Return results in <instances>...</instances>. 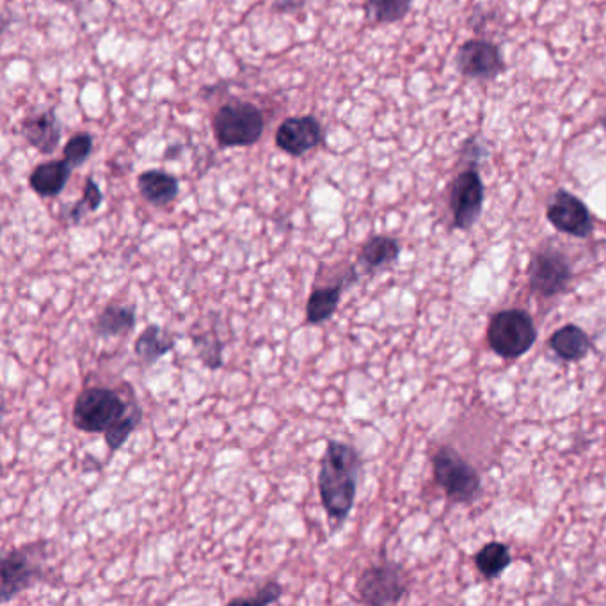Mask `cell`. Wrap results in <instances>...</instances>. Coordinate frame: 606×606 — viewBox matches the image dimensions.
Returning a JSON list of instances; mask_svg holds the SVG:
<instances>
[{"label":"cell","instance_id":"obj_20","mask_svg":"<svg viewBox=\"0 0 606 606\" xmlns=\"http://www.w3.org/2000/svg\"><path fill=\"white\" fill-rule=\"evenodd\" d=\"M550 348L558 357H563L564 362H580L591 352L592 342L582 328H578L575 324H567L553 332Z\"/></svg>","mask_w":606,"mask_h":606},{"label":"cell","instance_id":"obj_26","mask_svg":"<svg viewBox=\"0 0 606 606\" xmlns=\"http://www.w3.org/2000/svg\"><path fill=\"white\" fill-rule=\"evenodd\" d=\"M91 152H93V137H91V134H77L64 147V161L68 162L72 167L83 166L84 162L88 161Z\"/></svg>","mask_w":606,"mask_h":606},{"label":"cell","instance_id":"obj_16","mask_svg":"<svg viewBox=\"0 0 606 606\" xmlns=\"http://www.w3.org/2000/svg\"><path fill=\"white\" fill-rule=\"evenodd\" d=\"M175 345L176 338L173 337L172 332H167L166 329L156 326V324H150L137 337L136 343H134V354L142 365L152 367L159 359L167 356L175 349Z\"/></svg>","mask_w":606,"mask_h":606},{"label":"cell","instance_id":"obj_5","mask_svg":"<svg viewBox=\"0 0 606 606\" xmlns=\"http://www.w3.org/2000/svg\"><path fill=\"white\" fill-rule=\"evenodd\" d=\"M212 127L223 148L253 147L264 134V113L250 102H228L215 113Z\"/></svg>","mask_w":606,"mask_h":606},{"label":"cell","instance_id":"obj_12","mask_svg":"<svg viewBox=\"0 0 606 606\" xmlns=\"http://www.w3.org/2000/svg\"><path fill=\"white\" fill-rule=\"evenodd\" d=\"M357 278H359V270L354 265L338 278L337 283L315 285L310 292L308 303H306V324L320 326V324L331 320L342 301L343 290L356 283Z\"/></svg>","mask_w":606,"mask_h":606},{"label":"cell","instance_id":"obj_22","mask_svg":"<svg viewBox=\"0 0 606 606\" xmlns=\"http://www.w3.org/2000/svg\"><path fill=\"white\" fill-rule=\"evenodd\" d=\"M192 345H194L195 352H198L200 362L209 370H219L223 367V363H225V356H223L225 343H223L219 334L214 329L194 334L192 337Z\"/></svg>","mask_w":606,"mask_h":606},{"label":"cell","instance_id":"obj_3","mask_svg":"<svg viewBox=\"0 0 606 606\" xmlns=\"http://www.w3.org/2000/svg\"><path fill=\"white\" fill-rule=\"evenodd\" d=\"M47 541L13 547L0 563V599L10 603L18 594L41 582L45 577Z\"/></svg>","mask_w":606,"mask_h":606},{"label":"cell","instance_id":"obj_8","mask_svg":"<svg viewBox=\"0 0 606 606\" xmlns=\"http://www.w3.org/2000/svg\"><path fill=\"white\" fill-rule=\"evenodd\" d=\"M572 281L571 262L564 251L544 245L535 251L528 264V287L541 298H557Z\"/></svg>","mask_w":606,"mask_h":606},{"label":"cell","instance_id":"obj_10","mask_svg":"<svg viewBox=\"0 0 606 606\" xmlns=\"http://www.w3.org/2000/svg\"><path fill=\"white\" fill-rule=\"evenodd\" d=\"M546 219L555 230L577 239H589L594 233V217L578 195L558 189L546 206Z\"/></svg>","mask_w":606,"mask_h":606},{"label":"cell","instance_id":"obj_25","mask_svg":"<svg viewBox=\"0 0 606 606\" xmlns=\"http://www.w3.org/2000/svg\"><path fill=\"white\" fill-rule=\"evenodd\" d=\"M103 194L93 178H88L84 184L83 198L75 203L74 209L70 212V219L74 220L75 225L88 214H93L102 205Z\"/></svg>","mask_w":606,"mask_h":606},{"label":"cell","instance_id":"obj_9","mask_svg":"<svg viewBox=\"0 0 606 606\" xmlns=\"http://www.w3.org/2000/svg\"><path fill=\"white\" fill-rule=\"evenodd\" d=\"M484 181L475 167L474 159L468 167L457 173L450 187V211L454 217V228L471 230L479 223L484 209Z\"/></svg>","mask_w":606,"mask_h":606},{"label":"cell","instance_id":"obj_23","mask_svg":"<svg viewBox=\"0 0 606 606\" xmlns=\"http://www.w3.org/2000/svg\"><path fill=\"white\" fill-rule=\"evenodd\" d=\"M413 0H367V13L377 24H395L409 13Z\"/></svg>","mask_w":606,"mask_h":606},{"label":"cell","instance_id":"obj_24","mask_svg":"<svg viewBox=\"0 0 606 606\" xmlns=\"http://www.w3.org/2000/svg\"><path fill=\"white\" fill-rule=\"evenodd\" d=\"M142 421V409L141 407H137L134 409L127 418H123L119 424L113 427V429H109L103 438H105V443H108L109 450H116L122 449L125 443H127L128 438L136 432L137 427Z\"/></svg>","mask_w":606,"mask_h":606},{"label":"cell","instance_id":"obj_19","mask_svg":"<svg viewBox=\"0 0 606 606\" xmlns=\"http://www.w3.org/2000/svg\"><path fill=\"white\" fill-rule=\"evenodd\" d=\"M137 324L134 304L111 303L94 318V332L98 337H123L132 332Z\"/></svg>","mask_w":606,"mask_h":606},{"label":"cell","instance_id":"obj_27","mask_svg":"<svg viewBox=\"0 0 606 606\" xmlns=\"http://www.w3.org/2000/svg\"><path fill=\"white\" fill-rule=\"evenodd\" d=\"M281 596H283V586L276 580H270L264 586H260L253 596L233 597L230 599V605H270V603H278Z\"/></svg>","mask_w":606,"mask_h":606},{"label":"cell","instance_id":"obj_7","mask_svg":"<svg viewBox=\"0 0 606 606\" xmlns=\"http://www.w3.org/2000/svg\"><path fill=\"white\" fill-rule=\"evenodd\" d=\"M357 602L370 606L399 605L407 594V577L404 567L395 563L368 566L354 585Z\"/></svg>","mask_w":606,"mask_h":606},{"label":"cell","instance_id":"obj_2","mask_svg":"<svg viewBox=\"0 0 606 606\" xmlns=\"http://www.w3.org/2000/svg\"><path fill=\"white\" fill-rule=\"evenodd\" d=\"M137 407L139 404L134 399L128 401L114 388L88 387L75 399L72 424L86 434H105Z\"/></svg>","mask_w":606,"mask_h":606},{"label":"cell","instance_id":"obj_14","mask_svg":"<svg viewBox=\"0 0 606 606\" xmlns=\"http://www.w3.org/2000/svg\"><path fill=\"white\" fill-rule=\"evenodd\" d=\"M399 256H401L399 240L388 235H376L370 237L357 253L356 267L359 274L374 276L379 270L395 264Z\"/></svg>","mask_w":606,"mask_h":606},{"label":"cell","instance_id":"obj_28","mask_svg":"<svg viewBox=\"0 0 606 606\" xmlns=\"http://www.w3.org/2000/svg\"><path fill=\"white\" fill-rule=\"evenodd\" d=\"M602 127L605 128V132H606V113L603 114L602 116Z\"/></svg>","mask_w":606,"mask_h":606},{"label":"cell","instance_id":"obj_1","mask_svg":"<svg viewBox=\"0 0 606 606\" xmlns=\"http://www.w3.org/2000/svg\"><path fill=\"white\" fill-rule=\"evenodd\" d=\"M362 455L343 441L329 440L318 469V496L332 528L342 527L356 504Z\"/></svg>","mask_w":606,"mask_h":606},{"label":"cell","instance_id":"obj_18","mask_svg":"<svg viewBox=\"0 0 606 606\" xmlns=\"http://www.w3.org/2000/svg\"><path fill=\"white\" fill-rule=\"evenodd\" d=\"M72 176V166L66 161L43 162L30 173L29 186L41 198H55L63 192Z\"/></svg>","mask_w":606,"mask_h":606},{"label":"cell","instance_id":"obj_4","mask_svg":"<svg viewBox=\"0 0 606 606\" xmlns=\"http://www.w3.org/2000/svg\"><path fill=\"white\" fill-rule=\"evenodd\" d=\"M538 340V329L530 313L525 310H504L488 324V343L494 354L504 359L525 356Z\"/></svg>","mask_w":606,"mask_h":606},{"label":"cell","instance_id":"obj_17","mask_svg":"<svg viewBox=\"0 0 606 606\" xmlns=\"http://www.w3.org/2000/svg\"><path fill=\"white\" fill-rule=\"evenodd\" d=\"M137 189L142 198L153 206L172 205L180 192V186L175 176L162 169H150L137 176Z\"/></svg>","mask_w":606,"mask_h":606},{"label":"cell","instance_id":"obj_11","mask_svg":"<svg viewBox=\"0 0 606 606\" xmlns=\"http://www.w3.org/2000/svg\"><path fill=\"white\" fill-rule=\"evenodd\" d=\"M455 68L463 77L493 80L504 74L505 61L498 45L488 39H468L455 54Z\"/></svg>","mask_w":606,"mask_h":606},{"label":"cell","instance_id":"obj_15","mask_svg":"<svg viewBox=\"0 0 606 606\" xmlns=\"http://www.w3.org/2000/svg\"><path fill=\"white\" fill-rule=\"evenodd\" d=\"M22 134L30 147L36 148L39 153L52 155L61 141V125L54 111H47L38 116L27 117L22 123Z\"/></svg>","mask_w":606,"mask_h":606},{"label":"cell","instance_id":"obj_6","mask_svg":"<svg viewBox=\"0 0 606 606\" xmlns=\"http://www.w3.org/2000/svg\"><path fill=\"white\" fill-rule=\"evenodd\" d=\"M435 484L443 489L446 498L454 504H471L480 491V477L468 460L452 449L441 446L432 455Z\"/></svg>","mask_w":606,"mask_h":606},{"label":"cell","instance_id":"obj_13","mask_svg":"<svg viewBox=\"0 0 606 606\" xmlns=\"http://www.w3.org/2000/svg\"><path fill=\"white\" fill-rule=\"evenodd\" d=\"M323 139V127L315 116L289 117L278 127L276 144L292 156H303Z\"/></svg>","mask_w":606,"mask_h":606},{"label":"cell","instance_id":"obj_21","mask_svg":"<svg viewBox=\"0 0 606 606\" xmlns=\"http://www.w3.org/2000/svg\"><path fill=\"white\" fill-rule=\"evenodd\" d=\"M510 563H513L510 550H508L507 544L498 543V541L485 544V546L475 555L477 569H479L485 578H489V580L500 577V575L510 566Z\"/></svg>","mask_w":606,"mask_h":606}]
</instances>
